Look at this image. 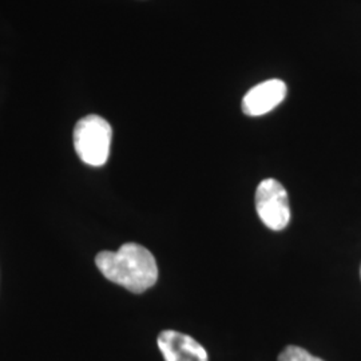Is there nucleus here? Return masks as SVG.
<instances>
[{"label":"nucleus","mask_w":361,"mask_h":361,"mask_svg":"<svg viewBox=\"0 0 361 361\" xmlns=\"http://www.w3.org/2000/svg\"><path fill=\"white\" fill-rule=\"evenodd\" d=\"M95 264L104 277L133 293H143L158 280L154 256L145 246L129 243L116 252H101Z\"/></svg>","instance_id":"nucleus-1"},{"label":"nucleus","mask_w":361,"mask_h":361,"mask_svg":"<svg viewBox=\"0 0 361 361\" xmlns=\"http://www.w3.org/2000/svg\"><path fill=\"white\" fill-rule=\"evenodd\" d=\"M113 130L110 123L99 116L82 118L74 129V147L77 154L90 166H104L110 155Z\"/></svg>","instance_id":"nucleus-2"},{"label":"nucleus","mask_w":361,"mask_h":361,"mask_svg":"<svg viewBox=\"0 0 361 361\" xmlns=\"http://www.w3.org/2000/svg\"><path fill=\"white\" fill-rule=\"evenodd\" d=\"M256 210L267 228L274 232L285 229L290 222L288 192L277 180H262L256 190Z\"/></svg>","instance_id":"nucleus-3"},{"label":"nucleus","mask_w":361,"mask_h":361,"mask_svg":"<svg viewBox=\"0 0 361 361\" xmlns=\"http://www.w3.org/2000/svg\"><path fill=\"white\" fill-rule=\"evenodd\" d=\"M286 92V85L281 79L261 82L246 92L241 104L243 111L247 116H265L284 101Z\"/></svg>","instance_id":"nucleus-4"},{"label":"nucleus","mask_w":361,"mask_h":361,"mask_svg":"<svg viewBox=\"0 0 361 361\" xmlns=\"http://www.w3.org/2000/svg\"><path fill=\"white\" fill-rule=\"evenodd\" d=\"M158 348L165 361H207V349L193 337L176 331L161 332Z\"/></svg>","instance_id":"nucleus-5"},{"label":"nucleus","mask_w":361,"mask_h":361,"mask_svg":"<svg viewBox=\"0 0 361 361\" xmlns=\"http://www.w3.org/2000/svg\"><path fill=\"white\" fill-rule=\"evenodd\" d=\"M279 361H324L313 355H310L308 350L300 348L296 345H289L280 353Z\"/></svg>","instance_id":"nucleus-6"},{"label":"nucleus","mask_w":361,"mask_h":361,"mask_svg":"<svg viewBox=\"0 0 361 361\" xmlns=\"http://www.w3.org/2000/svg\"><path fill=\"white\" fill-rule=\"evenodd\" d=\"M360 277H361V268H360Z\"/></svg>","instance_id":"nucleus-7"}]
</instances>
